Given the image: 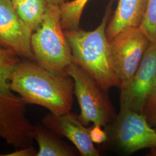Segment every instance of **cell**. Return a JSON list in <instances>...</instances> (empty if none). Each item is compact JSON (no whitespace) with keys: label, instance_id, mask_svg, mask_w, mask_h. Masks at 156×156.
Listing matches in <instances>:
<instances>
[{"label":"cell","instance_id":"cell-22","mask_svg":"<svg viewBox=\"0 0 156 156\" xmlns=\"http://www.w3.org/2000/svg\"></svg>","mask_w":156,"mask_h":156},{"label":"cell","instance_id":"cell-13","mask_svg":"<svg viewBox=\"0 0 156 156\" xmlns=\"http://www.w3.org/2000/svg\"><path fill=\"white\" fill-rule=\"evenodd\" d=\"M19 16L30 30L35 31L43 20L48 2L46 0H20L13 3Z\"/></svg>","mask_w":156,"mask_h":156},{"label":"cell","instance_id":"cell-6","mask_svg":"<svg viewBox=\"0 0 156 156\" xmlns=\"http://www.w3.org/2000/svg\"><path fill=\"white\" fill-rule=\"evenodd\" d=\"M111 136L124 152L133 154L145 149L156 147V129L144 116L120 104L119 113L112 126Z\"/></svg>","mask_w":156,"mask_h":156},{"label":"cell","instance_id":"cell-15","mask_svg":"<svg viewBox=\"0 0 156 156\" xmlns=\"http://www.w3.org/2000/svg\"><path fill=\"white\" fill-rule=\"evenodd\" d=\"M139 28L151 42H156V0H147L145 15Z\"/></svg>","mask_w":156,"mask_h":156},{"label":"cell","instance_id":"cell-20","mask_svg":"<svg viewBox=\"0 0 156 156\" xmlns=\"http://www.w3.org/2000/svg\"><path fill=\"white\" fill-rule=\"evenodd\" d=\"M149 155V156H156V147L151 149V151H150Z\"/></svg>","mask_w":156,"mask_h":156},{"label":"cell","instance_id":"cell-1","mask_svg":"<svg viewBox=\"0 0 156 156\" xmlns=\"http://www.w3.org/2000/svg\"><path fill=\"white\" fill-rule=\"evenodd\" d=\"M11 86L26 104L44 107L57 115L72 109L73 78L51 73L34 60L20 61L13 73Z\"/></svg>","mask_w":156,"mask_h":156},{"label":"cell","instance_id":"cell-5","mask_svg":"<svg viewBox=\"0 0 156 156\" xmlns=\"http://www.w3.org/2000/svg\"><path fill=\"white\" fill-rule=\"evenodd\" d=\"M67 72L73 80V93L80 108L78 116L80 121L86 126L92 123L101 127L114 122L117 114L107 91L85 70L73 62Z\"/></svg>","mask_w":156,"mask_h":156},{"label":"cell","instance_id":"cell-21","mask_svg":"<svg viewBox=\"0 0 156 156\" xmlns=\"http://www.w3.org/2000/svg\"><path fill=\"white\" fill-rule=\"evenodd\" d=\"M12 1H13V3H16V2H19V1H20V0H12Z\"/></svg>","mask_w":156,"mask_h":156},{"label":"cell","instance_id":"cell-17","mask_svg":"<svg viewBox=\"0 0 156 156\" xmlns=\"http://www.w3.org/2000/svg\"><path fill=\"white\" fill-rule=\"evenodd\" d=\"M100 126L94 125L90 127V136L94 144H101L108 140V135Z\"/></svg>","mask_w":156,"mask_h":156},{"label":"cell","instance_id":"cell-2","mask_svg":"<svg viewBox=\"0 0 156 156\" xmlns=\"http://www.w3.org/2000/svg\"><path fill=\"white\" fill-rule=\"evenodd\" d=\"M109 4L100 24L93 31L81 29L66 30L64 34L70 46L73 62L90 74L105 91L120 87L115 69L106 29L111 13Z\"/></svg>","mask_w":156,"mask_h":156},{"label":"cell","instance_id":"cell-18","mask_svg":"<svg viewBox=\"0 0 156 156\" xmlns=\"http://www.w3.org/2000/svg\"><path fill=\"white\" fill-rule=\"evenodd\" d=\"M37 153V151L35 150V147L33 146L28 148L17 149L15 152L5 156H34L36 155Z\"/></svg>","mask_w":156,"mask_h":156},{"label":"cell","instance_id":"cell-3","mask_svg":"<svg viewBox=\"0 0 156 156\" xmlns=\"http://www.w3.org/2000/svg\"><path fill=\"white\" fill-rule=\"evenodd\" d=\"M22 58L0 46V138L16 149L34 146L33 125L26 104L11 89L13 73Z\"/></svg>","mask_w":156,"mask_h":156},{"label":"cell","instance_id":"cell-19","mask_svg":"<svg viewBox=\"0 0 156 156\" xmlns=\"http://www.w3.org/2000/svg\"><path fill=\"white\" fill-rule=\"evenodd\" d=\"M48 3L60 5L68 1V0H46Z\"/></svg>","mask_w":156,"mask_h":156},{"label":"cell","instance_id":"cell-11","mask_svg":"<svg viewBox=\"0 0 156 156\" xmlns=\"http://www.w3.org/2000/svg\"><path fill=\"white\" fill-rule=\"evenodd\" d=\"M147 0H119L106 29L109 41L129 28H138L144 16Z\"/></svg>","mask_w":156,"mask_h":156},{"label":"cell","instance_id":"cell-9","mask_svg":"<svg viewBox=\"0 0 156 156\" xmlns=\"http://www.w3.org/2000/svg\"><path fill=\"white\" fill-rule=\"evenodd\" d=\"M33 31L23 21L12 0H0V46L23 59L34 60L31 45Z\"/></svg>","mask_w":156,"mask_h":156},{"label":"cell","instance_id":"cell-4","mask_svg":"<svg viewBox=\"0 0 156 156\" xmlns=\"http://www.w3.org/2000/svg\"><path fill=\"white\" fill-rule=\"evenodd\" d=\"M31 45L35 62L51 73L68 75L73 55L62 28L60 5L48 4L41 24L32 34Z\"/></svg>","mask_w":156,"mask_h":156},{"label":"cell","instance_id":"cell-16","mask_svg":"<svg viewBox=\"0 0 156 156\" xmlns=\"http://www.w3.org/2000/svg\"><path fill=\"white\" fill-rule=\"evenodd\" d=\"M151 127H156V90L146 102L142 113Z\"/></svg>","mask_w":156,"mask_h":156},{"label":"cell","instance_id":"cell-10","mask_svg":"<svg viewBox=\"0 0 156 156\" xmlns=\"http://www.w3.org/2000/svg\"><path fill=\"white\" fill-rule=\"evenodd\" d=\"M42 123L59 136L71 141L81 156H100L90 138V127L84 126L76 114L71 112L59 115L50 113L42 118Z\"/></svg>","mask_w":156,"mask_h":156},{"label":"cell","instance_id":"cell-7","mask_svg":"<svg viewBox=\"0 0 156 156\" xmlns=\"http://www.w3.org/2000/svg\"><path fill=\"white\" fill-rule=\"evenodd\" d=\"M109 43L121 89L133 77L151 41L138 27L124 31L109 41Z\"/></svg>","mask_w":156,"mask_h":156},{"label":"cell","instance_id":"cell-14","mask_svg":"<svg viewBox=\"0 0 156 156\" xmlns=\"http://www.w3.org/2000/svg\"><path fill=\"white\" fill-rule=\"evenodd\" d=\"M89 0H73L60 5L61 24L64 31L79 29L82 12Z\"/></svg>","mask_w":156,"mask_h":156},{"label":"cell","instance_id":"cell-8","mask_svg":"<svg viewBox=\"0 0 156 156\" xmlns=\"http://www.w3.org/2000/svg\"><path fill=\"white\" fill-rule=\"evenodd\" d=\"M120 90V104L142 113L146 102L156 90V42H151L133 77Z\"/></svg>","mask_w":156,"mask_h":156},{"label":"cell","instance_id":"cell-12","mask_svg":"<svg viewBox=\"0 0 156 156\" xmlns=\"http://www.w3.org/2000/svg\"><path fill=\"white\" fill-rule=\"evenodd\" d=\"M60 137L42 123L35 124L34 140H36L39 147L35 156H76L73 148Z\"/></svg>","mask_w":156,"mask_h":156}]
</instances>
